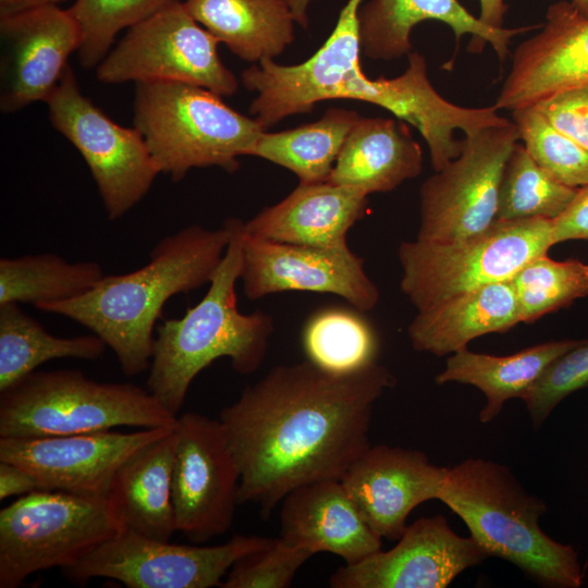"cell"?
I'll return each instance as SVG.
<instances>
[{"instance_id": "1", "label": "cell", "mask_w": 588, "mask_h": 588, "mask_svg": "<svg viewBox=\"0 0 588 588\" xmlns=\"http://www.w3.org/2000/svg\"><path fill=\"white\" fill-rule=\"evenodd\" d=\"M394 384L377 362L334 373L308 359L279 365L220 412L241 473V503L268 516L295 488L341 480L371 445L373 405Z\"/></svg>"}, {"instance_id": "2", "label": "cell", "mask_w": 588, "mask_h": 588, "mask_svg": "<svg viewBox=\"0 0 588 588\" xmlns=\"http://www.w3.org/2000/svg\"><path fill=\"white\" fill-rule=\"evenodd\" d=\"M231 234L229 218L217 230L192 224L159 241L139 269L105 274L77 297L36 308L86 327L112 350L126 376H137L149 369L154 330L166 303L209 284Z\"/></svg>"}, {"instance_id": "3", "label": "cell", "mask_w": 588, "mask_h": 588, "mask_svg": "<svg viewBox=\"0 0 588 588\" xmlns=\"http://www.w3.org/2000/svg\"><path fill=\"white\" fill-rule=\"evenodd\" d=\"M232 234L205 296L181 318L156 329L147 389L177 416L195 377L212 362L226 357L232 368L248 375L267 354L274 331L270 315L237 308L236 282L243 262L244 222L229 218Z\"/></svg>"}, {"instance_id": "4", "label": "cell", "mask_w": 588, "mask_h": 588, "mask_svg": "<svg viewBox=\"0 0 588 588\" xmlns=\"http://www.w3.org/2000/svg\"><path fill=\"white\" fill-rule=\"evenodd\" d=\"M437 499L462 518L489 558L512 563L546 587L583 585L576 550L541 529L547 504L527 492L506 466L470 457L446 467Z\"/></svg>"}, {"instance_id": "5", "label": "cell", "mask_w": 588, "mask_h": 588, "mask_svg": "<svg viewBox=\"0 0 588 588\" xmlns=\"http://www.w3.org/2000/svg\"><path fill=\"white\" fill-rule=\"evenodd\" d=\"M363 0H348L324 44L306 61L282 65L264 59L241 74L244 87L257 93L250 115L264 131L283 119L313 111L318 102L351 99L377 105L401 121L417 111L422 75L415 65L393 78H369L359 62L358 11Z\"/></svg>"}, {"instance_id": "6", "label": "cell", "mask_w": 588, "mask_h": 588, "mask_svg": "<svg viewBox=\"0 0 588 588\" xmlns=\"http://www.w3.org/2000/svg\"><path fill=\"white\" fill-rule=\"evenodd\" d=\"M134 127L159 171L180 182L193 168L229 173L249 156L264 132L254 118L235 111L201 86L169 81L135 83Z\"/></svg>"}, {"instance_id": "7", "label": "cell", "mask_w": 588, "mask_h": 588, "mask_svg": "<svg viewBox=\"0 0 588 588\" xmlns=\"http://www.w3.org/2000/svg\"><path fill=\"white\" fill-rule=\"evenodd\" d=\"M177 416L148 389L100 382L74 369L33 371L0 391V438H37L128 426L168 428Z\"/></svg>"}, {"instance_id": "8", "label": "cell", "mask_w": 588, "mask_h": 588, "mask_svg": "<svg viewBox=\"0 0 588 588\" xmlns=\"http://www.w3.org/2000/svg\"><path fill=\"white\" fill-rule=\"evenodd\" d=\"M555 244L553 220H495L471 236L434 242H402L401 290L418 311L454 295L510 281L534 258Z\"/></svg>"}, {"instance_id": "9", "label": "cell", "mask_w": 588, "mask_h": 588, "mask_svg": "<svg viewBox=\"0 0 588 588\" xmlns=\"http://www.w3.org/2000/svg\"><path fill=\"white\" fill-rule=\"evenodd\" d=\"M123 528L107 498L39 490L0 511V588L72 566Z\"/></svg>"}, {"instance_id": "10", "label": "cell", "mask_w": 588, "mask_h": 588, "mask_svg": "<svg viewBox=\"0 0 588 588\" xmlns=\"http://www.w3.org/2000/svg\"><path fill=\"white\" fill-rule=\"evenodd\" d=\"M218 44L176 0L128 28L97 65V78L106 84L181 82L230 96L238 82L220 60Z\"/></svg>"}, {"instance_id": "11", "label": "cell", "mask_w": 588, "mask_h": 588, "mask_svg": "<svg viewBox=\"0 0 588 588\" xmlns=\"http://www.w3.org/2000/svg\"><path fill=\"white\" fill-rule=\"evenodd\" d=\"M46 103L52 126L85 160L108 218L124 216L159 174L138 130L115 123L84 96L70 65Z\"/></svg>"}, {"instance_id": "12", "label": "cell", "mask_w": 588, "mask_h": 588, "mask_svg": "<svg viewBox=\"0 0 588 588\" xmlns=\"http://www.w3.org/2000/svg\"><path fill=\"white\" fill-rule=\"evenodd\" d=\"M270 539L236 535L221 544L199 547L122 530L62 573L82 585L103 577L128 588L219 587L237 560Z\"/></svg>"}, {"instance_id": "13", "label": "cell", "mask_w": 588, "mask_h": 588, "mask_svg": "<svg viewBox=\"0 0 588 588\" xmlns=\"http://www.w3.org/2000/svg\"><path fill=\"white\" fill-rule=\"evenodd\" d=\"M517 143L512 121L465 136L461 154L420 187L417 238L452 242L488 229L495 221L504 166Z\"/></svg>"}, {"instance_id": "14", "label": "cell", "mask_w": 588, "mask_h": 588, "mask_svg": "<svg viewBox=\"0 0 588 588\" xmlns=\"http://www.w3.org/2000/svg\"><path fill=\"white\" fill-rule=\"evenodd\" d=\"M172 474L176 530L203 542L225 534L240 504L241 473L220 419L177 416Z\"/></svg>"}, {"instance_id": "15", "label": "cell", "mask_w": 588, "mask_h": 588, "mask_svg": "<svg viewBox=\"0 0 588 588\" xmlns=\"http://www.w3.org/2000/svg\"><path fill=\"white\" fill-rule=\"evenodd\" d=\"M240 279L249 299L285 291H309L338 295L358 311L371 310L379 299L364 259L348 246L281 243L248 235L245 230Z\"/></svg>"}, {"instance_id": "16", "label": "cell", "mask_w": 588, "mask_h": 588, "mask_svg": "<svg viewBox=\"0 0 588 588\" xmlns=\"http://www.w3.org/2000/svg\"><path fill=\"white\" fill-rule=\"evenodd\" d=\"M173 427L140 428L134 432L106 430L52 437L0 438V461L16 464L32 473L42 490L106 498L122 463Z\"/></svg>"}, {"instance_id": "17", "label": "cell", "mask_w": 588, "mask_h": 588, "mask_svg": "<svg viewBox=\"0 0 588 588\" xmlns=\"http://www.w3.org/2000/svg\"><path fill=\"white\" fill-rule=\"evenodd\" d=\"M471 538L452 530L442 515L407 525L397 543L339 567L333 588H445L465 569L488 559Z\"/></svg>"}, {"instance_id": "18", "label": "cell", "mask_w": 588, "mask_h": 588, "mask_svg": "<svg viewBox=\"0 0 588 588\" xmlns=\"http://www.w3.org/2000/svg\"><path fill=\"white\" fill-rule=\"evenodd\" d=\"M0 109L4 113L46 102L81 42L74 19L58 5L0 16Z\"/></svg>"}, {"instance_id": "19", "label": "cell", "mask_w": 588, "mask_h": 588, "mask_svg": "<svg viewBox=\"0 0 588 588\" xmlns=\"http://www.w3.org/2000/svg\"><path fill=\"white\" fill-rule=\"evenodd\" d=\"M588 85V16L571 1L550 4L541 29L515 49L494 107L517 110Z\"/></svg>"}, {"instance_id": "20", "label": "cell", "mask_w": 588, "mask_h": 588, "mask_svg": "<svg viewBox=\"0 0 588 588\" xmlns=\"http://www.w3.org/2000/svg\"><path fill=\"white\" fill-rule=\"evenodd\" d=\"M446 467L418 450L370 445L341 482L369 527L381 538L399 540L419 504L437 499Z\"/></svg>"}, {"instance_id": "21", "label": "cell", "mask_w": 588, "mask_h": 588, "mask_svg": "<svg viewBox=\"0 0 588 588\" xmlns=\"http://www.w3.org/2000/svg\"><path fill=\"white\" fill-rule=\"evenodd\" d=\"M280 538L291 546L329 552L357 563L381 550L382 538L366 523L341 480L299 486L282 500Z\"/></svg>"}, {"instance_id": "22", "label": "cell", "mask_w": 588, "mask_h": 588, "mask_svg": "<svg viewBox=\"0 0 588 588\" xmlns=\"http://www.w3.org/2000/svg\"><path fill=\"white\" fill-rule=\"evenodd\" d=\"M428 20L446 24L457 42L464 35H471L477 50L490 44L501 61L507 58L511 39L532 28L489 26L457 0H371L358 11L360 49L373 60L408 56L413 28Z\"/></svg>"}, {"instance_id": "23", "label": "cell", "mask_w": 588, "mask_h": 588, "mask_svg": "<svg viewBox=\"0 0 588 588\" xmlns=\"http://www.w3.org/2000/svg\"><path fill=\"white\" fill-rule=\"evenodd\" d=\"M368 208V195L329 181L302 184L278 204L247 222L245 233L255 237L323 248L347 245L350 229Z\"/></svg>"}, {"instance_id": "24", "label": "cell", "mask_w": 588, "mask_h": 588, "mask_svg": "<svg viewBox=\"0 0 588 588\" xmlns=\"http://www.w3.org/2000/svg\"><path fill=\"white\" fill-rule=\"evenodd\" d=\"M175 443L173 427L118 468L106 498L123 530L164 541L177 531L172 497Z\"/></svg>"}, {"instance_id": "25", "label": "cell", "mask_w": 588, "mask_h": 588, "mask_svg": "<svg viewBox=\"0 0 588 588\" xmlns=\"http://www.w3.org/2000/svg\"><path fill=\"white\" fill-rule=\"evenodd\" d=\"M421 168V147L405 122L360 117L327 181L367 195L387 193L418 176Z\"/></svg>"}, {"instance_id": "26", "label": "cell", "mask_w": 588, "mask_h": 588, "mask_svg": "<svg viewBox=\"0 0 588 588\" xmlns=\"http://www.w3.org/2000/svg\"><path fill=\"white\" fill-rule=\"evenodd\" d=\"M518 322L510 280L463 292L418 311L407 335L416 351L444 356L466 348L478 336L505 332Z\"/></svg>"}, {"instance_id": "27", "label": "cell", "mask_w": 588, "mask_h": 588, "mask_svg": "<svg viewBox=\"0 0 588 588\" xmlns=\"http://www.w3.org/2000/svg\"><path fill=\"white\" fill-rule=\"evenodd\" d=\"M584 341H549L506 356L475 353L466 347L448 357L445 368L434 380L438 384L458 382L478 388L486 396L479 420L486 424L509 400H523L552 362Z\"/></svg>"}, {"instance_id": "28", "label": "cell", "mask_w": 588, "mask_h": 588, "mask_svg": "<svg viewBox=\"0 0 588 588\" xmlns=\"http://www.w3.org/2000/svg\"><path fill=\"white\" fill-rule=\"evenodd\" d=\"M189 14L219 42L248 62L273 59L294 40L285 0H185Z\"/></svg>"}, {"instance_id": "29", "label": "cell", "mask_w": 588, "mask_h": 588, "mask_svg": "<svg viewBox=\"0 0 588 588\" xmlns=\"http://www.w3.org/2000/svg\"><path fill=\"white\" fill-rule=\"evenodd\" d=\"M359 118L355 111L331 108L316 122L281 132L264 131L249 156L292 171L302 184L324 182Z\"/></svg>"}, {"instance_id": "30", "label": "cell", "mask_w": 588, "mask_h": 588, "mask_svg": "<svg viewBox=\"0 0 588 588\" xmlns=\"http://www.w3.org/2000/svg\"><path fill=\"white\" fill-rule=\"evenodd\" d=\"M107 345L96 334L57 336L20 304L0 305V391L36 370L46 362L59 358L94 360Z\"/></svg>"}, {"instance_id": "31", "label": "cell", "mask_w": 588, "mask_h": 588, "mask_svg": "<svg viewBox=\"0 0 588 588\" xmlns=\"http://www.w3.org/2000/svg\"><path fill=\"white\" fill-rule=\"evenodd\" d=\"M105 275L96 261L69 262L56 254L2 257L0 305L68 301L93 289Z\"/></svg>"}, {"instance_id": "32", "label": "cell", "mask_w": 588, "mask_h": 588, "mask_svg": "<svg viewBox=\"0 0 588 588\" xmlns=\"http://www.w3.org/2000/svg\"><path fill=\"white\" fill-rule=\"evenodd\" d=\"M302 343L309 362L330 372L347 373L376 363L375 330L358 313L326 308L306 322Z\"/></svg>"}, {"instance_id": "33", "label": "cell", "mask_w": 588, "mask_h": 588, "mask_svg": "<svg viewBox=\"0 0 588 588\" xmlns=\"http://www.w3.org/2000/svg\"><path fill=\"white\" fill-rule=\"evenodd\" d=\"M577 189L553 179L517 143L503 169L495 220H554L567 208Z\"/></svg>"}, {"instance_id": "34", "label": "cell", "mask_w": 588, "mask_h": 588, "mask_svg": "<svg viewBox=\"0 0 588 588\" xmlns=\"http://www.w3.org/2000/svg\"><path fill=\"white\" fill-rule=\"evenodd\" d=\"M511 282L520 322L530 323L588 296V265L577 259L556 261L546 254L525 265Z\"/></svg>"}, {"instance_id": "35", "label": "cell", "mask_w": 588, "mask_h": 588, "mask_svg": "<svg viewBox=\"0 0 588 588\" xmlns=\"http://www.w3.org/2000/svg\"><path fill=\"white\" fill-rule=\"evenodd\" d=\"M173 1L176 0H75L68 10L78 27L82 66H97L120 30L131 28Z\"/></svg>"}, {"instance_id": "36", "label": "cell", "mask_w": 588, "mask_h": 588, "mask_svg": "<svg viewBox=\"0 0 588 588\" xmlns=\"http://www.w3.org/2000/svg\"><path fill=\"white\" fill-rule=\"evenodd\" d=\"M512 112L518 140L530 157L558 182L588 185V151L555 128L535 107Z\"/></svg>"}, {"instance_id": "37", "label": "cell", "mask_w": 588, "mask_h": 588, "mask_svg": "<svg viewBox=\"0 0 588 588\" xmlns=\"http://www.w3.org/2000/svg\"><path fill=\"white\" fill-rule=\"evenodd\" d=\"M314 554L271 538L262 548L237 560L219 587L221 588H286L297 571Z\"/></svg>"}, {"instance_id": "38", "label": "cell", "mask_w": 588, "mask_h": 588, "mask_svg": "<svg viewBox=\"0 0 588 588\" xmlns=\"http://www.w3.org/2000/svg\"><path fill=\"white\" fill-rule=\"evenodd\" d=\"M588 387V340L552 362L523 401L534 428H539L566 396Z\"/></svg>"}, {"instance_id": "39", "label": "cell", "mask_w": 588, "mask_h": 588, "mask_svg": "<svg viewBox=\"0 0 588 588\" xmlns=\"http://www.w3.org/2000/svg\"><path fill=\"white\" fill-rule=\"evenodd\" d=\"M531 107L588 151V85L560 91Z\"/></svg>"}, {"instance_id": "40", "label": "cell", "mask_w": 588, "mask_h": 588, "mask_svg": "<svg viewBox=\"0 0 588 588\" xmlns=\"http://www.w3.org/2000/svg\"><path fill=\"white\" fill-rule=\"evenodd\" d=\"M553 236L555 244L588 241V185L578 188L567 208L553 220Z\"/></svg>"}, {"instance_id": "41", "label": "cell", "mask_w": 588, "mask_h": 588, "mask_svg": "<svg viewBox=\"0 0 588 588\" xmlns=\"http://www.w3.org/2000/svg\"><path fill=\"white\" fill-rule=\"evenodd\" d=\"M42 490L38 479L25 468L0 461V500Z\"/></svg>"}, {"instance_id": "42", "label": "cell", "mask_w": 588, "mask_h": 588, "mask_svg": "<svg viewBox=\"0 0 588 588\" xmlns=\"http://www.w3.org/2000/svg\"><path fill=\"white\" fill-rule=\"evenodd\" d=\"M479 3L480 21L492 27H503L504 17L507 10L505 0H479Z\"/></svg>"}, {"instance_id": "43", "label": "cell", "mask_w": 588, "mask_h": 588, "mask_svg": "<svg viewBox=\"0 0 588 588\" xmlns=\"http://www.w3.org/2000/svg\"><path fill=\"white\" fill-rule=\"evenodd\" d=\"M64 0H0V16L48 5H57Z\"/></svg>"}, {"instance_id": "44", "label": "cell", "mask_w": 588, "mask_h": 588, "mask_svg": "<svg viewBox=\"0 0 588 588\" xmlns=\"http://www.w3.org/2000/svg\"><path fill=\"white\" fill-rule=\"evenodd\" d=\"M285 1L293 13L295 22L303 27H307L308 25L307 8L311 0H285Z\"/></svg>"}, {"instance_id": "45", "label": "cell", "mask_w": 588, "mask_h": 588, "mask_svg": "<svg viewBox=\"0 0 588 588\" xmlns=\"http://www.w3.org/2000/svg\"><path fill=\"white\" fill-rule=\"evenodd\" d=\"M571 2L586 16H588V0H571Z\"/></svg>"}]
</instances>
